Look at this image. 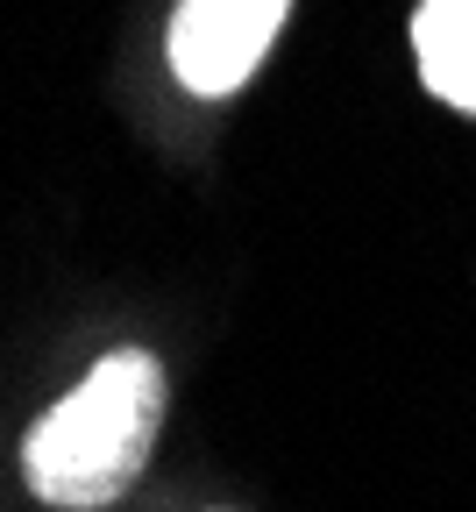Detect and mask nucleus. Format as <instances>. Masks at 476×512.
I'll return each instance as SVG.
<instances>
[{"mask_svg":"<svg viewBox=\"0 0 476 512\" xmlns=\"http://www.w3.org/2000/svg\"><path fill=\"white\" fill-rule=\"evenodd\" d=\"M164 420V370L143 349H114L86 370L79 392H64L29 434V484L43 505L93 512L114 505L150 463Z\"/></svg>","mask_w":476,"mask_h":512,"instance_id":"1","label":"nucleus"},{"mask_svg":"<svg viewBox=\"0 0 476 512\" xmlns=\"http://www.w3.org/2000/svg\"><path fill=\"white\" fill-rule=\"evenodd\" d=\"M278 22H285V0H178L171 72L192 93H235L263 64Z\"/></svg>","mask_w":476,"mask_h":512,"instance_id":"2","label":"nucleus"},{"mask_svg":"<svg viewBox=\"0 0 476 512\" xmlns=\"http://www.w3.org/2000/svg\"><path fill=\"white\" fill-rule=\"evenodd\" d=\"M413 50H420L427 86L448 107L476 114V0H420Z\"/></svg>","mask_w":476,"mask_h":512,"instance_id":"3","label":"nucleus"}]
</instances>
